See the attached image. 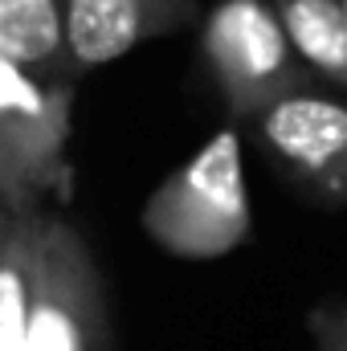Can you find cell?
Here are the masks:
<instances>
[{"label": "cell", "instance_id": "obj_1", "mask_svg": "<svg viewBox=\"0 0 347 351\" xmlns=\"http://www.w3.org/2000/svg\"><path fill=\"white\" fill-rule=\"evenodd\" d=\"M139 221L160 250L184 262H217L241 250L254 233L241 131L229 123L208 135L180 168L156 184Z\"/></svg>", "mask_w": 347, "mask_h": 351}, {"label": "cell", "instance_id": "obj_2", "mask_svg": "<svg viewBox=\"0 0 347 351\" xmlns=\"http://www.w3.org/2000/svg\"><path fill=\"white\" fill-rule=\"evenodd\" d=\"M200 62L229 119L241 127L270 102L315 86L274 0H217L200 21Z\"/></svg>", "mask_w": 347, "mask_h": 351}, {"label": "cell", "instance_id": "obj_3", "mask_svg": "<svg viewBox=\"0 0 347 351\" xmlns=\"http://www.w3.org/2000/svg\"><path fill=\"white\" fill-rule=\"evenodd\" d=\"M74 82L49 78L0 49V172L12 213H37L66 184Z\"/></svg>", "mask_w": 347, "mask_h": 351}, {"label": "cell", "instance_id": "obj_4", "mask_svg": "<svg viewBox=\"0 0 347 351\" xmlns=\"http://www.w3.org/2000/svg\"><path fill=\"white\" fill-rule=\"evenodd\" d=\"M25 351H115L102 269L86 237L58 213H45L37 306Z\"/></svg>", "mask_w": 347, "mask_h": 351}, {"label": "cell", "instance_id": "obj_5", "mask_svg": "<svg viewBox=\"0 0 347 351\" xmlns=\"http://www.w3.org/2000/svg\"><path fill=\"white\" fill-rule=\"evenodd\" d=\"M250 135L294 188L327 208L347 204V102L307 86L254 114Z\"/></svg>", "mask_w": 347, "mask_h": 351}, {"label": "cell", "instance_id": "obj_6", "mask_svg": "<svg viewBox=\"0 0 347 351\" xmlns=\"http://www.w3.org/2000/svg\"><path fill=\"white\" fill-rule=\"evenodd\" d=\"M196 16V0H66V49L74 78L168 37Z\"/></svg>", "mask_w": 347, "mask_h": 351}, {"label": "cell", "instance_id": "obj_7", "mask_svg": "<svg viewBox=\"0 0 347 351\" xmlns=\"http://www.w3.org/2000/svg\"><path fill=\"white\" fill-rule=\"evenodd\" d=\"M41 241H45V208L21 213L8 241L0 245V351H25L37 278H41Z\"/></svg>", "mask_w": 347, "mask_h": 351}, {"label": "cell", "instance_id": "obj_8", "mask_svg": "<svg viewBox=\"0 0 347 351\" xmlns=\"http://www.w3.org/2000/svg\"><path fill=\"white\" fill-rule=\"evenodd\" d=\"M311 78L347 90V0H274Z\"/></svg>", "mask_w": 347, "mask_h": 351}, {"label": "cell", "instance_id": "obj_9", "mask_svg": "<svg viewBox=\"0 0 347 351\" xmlns=\"http://www.w3.org/2000/svg\"><path fill=\"white\" fill-rule=\"evenodd\" d=\"M0 49L49 78H70L66 0H0Z\"/></svg>", "mask_w": 347, "mask_h": 351}, {"label": "cell", "instance_id": "obj_10", "mask_svg": "<svg viewBox=\"0 0 347 351\" xmlns=\"http://www.w3.org/2000/svg\"><path fill=\"white\" fill-rule=\"evenodd\" d=\"M315 351H347V298H327L307 315Z\"/></svg>", "mask_w": 347, "mask_h": 351}, {"label": "cell", "instance_id": "obj_11", "mask_svg": "<svg viewBox=\"0 0 347 351\" xmlns=\"http://www.w3.org/2000/svg\"><path fill=\"white\" fill-rule=\"evenodd\" d=\"M16 217H21V213H12L8 204H0V245L8 241V233H12V225H16Z\"/></svg>", "mask_w": 347, "mask_h": 351}, {"label": "cell", "instance_id": "obj_12", "mask_svg": "<svg viewBox=\"0 0 347 351\" xmlns=\"http://www.w3.org/2000/svg\"><path fill=\"white\" fill-rule=\"evenodd\" d=\"M0 204H8V208H12V200H8V180H4V172H0Z\"/></svg>", "mask_w": 347, "mask_h": 351}]
</instances>
